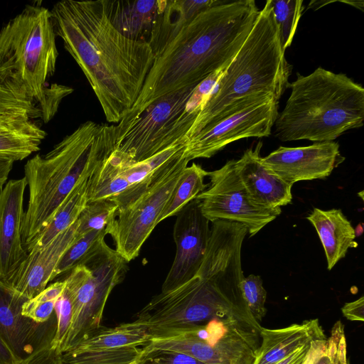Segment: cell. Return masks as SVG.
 Instances as JSON below:
<instances>
[{
  "instance_id": "obj_4",
  "label": "cell",
  "mask_w": 364,
  "mask_h": 364,
  "mask_svg": "<svg viewBox=\"0 0 364 364\" xmlns=\"http://www.w3.org/2000/svg\"><path fill=\"white\" fill-rule=\"evenodd\" d=\"M117 132L116 125L87 121L46 154L27 161L24 178L29 200L22 228L26 250L75 187L115 149Z\"/></svg>"
},
{
  "instance_id": "obj_26",
  "label": "cell",
  "mask_w": 364,
  "mask_h": 364,
  "mask_svg": "<svg viewBox=\"0 0 364 364\" xmlns=\"http://www.w3.org/2000/svg\"><path fill=\"white\" fill-rule=\"evenodd\" d=\"M143 347L102 348L84 351L67 350L61 354L63 364H129L140 358Z\"/></svg>"
},
{
  "instance_id": "obj_40",
  "label": "cell",
  "mask_w": 364,
  "mask_h": 364,
  "mask_svg": "<svg viewBox=\"0 0 364 364\" xmlns=\"http://www.w3.org/2000/svg\"><path fill=\"white\" fill-rule=\"evenodd\" d=\"M338 364H350V363H349V360H348V358H346L342 360L341 361H340Z\"/></svg>"
},
{
  "instance_id": "obj_25",
  "label": "cell",
  "mask_w": 364,
  "mask_h": 364,
  "mask_svg": "<svg viewBox=\"0 0 364 364\" xmlns=\"http://www.w3.org/2000/svg\"><path fill=\"white\" fill-rule=\"evenodd\" d=\"M208 171L195 163L183 169L159 218V223L168 217L176 215L208 187V184L204 183Z\"/></svg>"
},
{
  "instance_id": "obj_35",
  "label": "cell",
  "mask_w": 364,
  "mask_h": 364,
  "mask_svg": "<svg viewBox=\"0 0 364 364\" xmlns=\"http://www.w3.org/2000/svg\"><path fill=\"white\" fill-rule=\"evenodd\" d=\"M326 340V338L307 343L276 364H314L323 351Z\"/></svg>"
},
{
  "instance_id": "obj_14",
  "label": "cell",
  "mask_w": 364,
  "mask_h": 364,
  "mask_svg": "<svg viewBox=\"0 0 364 364\" xmlns=\"http://www.w3.org/2000/svg\"><path fill=\"white\" fill-rule=\"evenodd\" d=\"M185 149L186 144L179 142L141 161H134L114 150L92 173V190L99 198H112L145 181L184 153Z\"/></svg>"
},
{
  "instance_id": "obj_28",
  "label": "cell",
  "mask_w": 364,
  "mask_h": 364,
  "mask_svg": "<svg viewBox=\"0 0 364 364\" xmlns=\"http://www.w3.org/2000/svg\"><path fill=\"white\" fill-rule=\"evenodd\" d=\"M109 229L92 230L77 236L74 242L61 257L54 273L55 278L65 272H70L81 264L94 250L105 242Z\"/></svg>"
},
{
  "instance_id": "obj_23",
  "label": "cell",
  "mask_w": 364,
  "mask_h": 364,
  "mask_svg": "<svg viewBox=\"0 0 364 364\" xmlns=\"http://www.w3.org/2000/svg\"><path fill=\"white\" fill-rule=\"evenodd\" d=\"M150 338L146 327L134 321L114 327L101 326L70 350L84 351L105 348L144 347Z\"/></svg>"
},
{
  "instance_id": "obj_29",
  "label": "cell",
  "mask_w": 364,
  "mask_h": 364,
  "mask_svg": "<svg viewBox=\"0 0 364 364\" xmlns=\"http://www.w3.org/2000/svg\"><path fill=\"white\" fill-rule=\"evenodd\" d=\"M282 49L292 43L304 6L302 0H270Z\"/></svg>"
},
{
  "instance_id": "obj_24",
  "label": "cell",
  "mask_w": 364,
  "mask_h": 364,
  "mask_svg": "<svg viewBox=\"0 0 364 364\" xmlns=\"http://www.w3.org/2000/svg\"><path fill=\"white\" fill-rule=\"evenodd\" d=\"M89 177L82 180L75 187L48 225L40 232L31 245L26 248L27 252L32 249L45 246L77 221L88 201Z\"/></svg>"
},
{
  "instance_id": "obj_1",
  "label": "cell",
  "mask_w": 364,
  "mask_h": 364,
  "mask_svg": "<svg viewBox=\"0 0 364 364\" xmlns=\"http://www.w3.org/2000/svg\"><path fill=\"white\" fill-rule=\"evenodd\" d=\"M50 11L56 36L86 77L107 121L118 124L136 101L152 65L150 45L119 33L103 0H63Z\"/></svg>"
},
{
  "instance_id": "obj_36",
  "label": "cell",
  "mask_w": 364,
  "mask_h": 364,
  "mask_svg": "<svg viewBox=\"0 0 364 364\" xmlns=\"http://www.w3.org/2000/svg\"><path fill=\"white\" fill-rule=\"evenodd\" d=\"M61 354L48 346L24 358L19 364H63Z\"/></svg>"
},
{
  "instance_id": "obj_15",
  "label": "cell",
  "mask_w": 364,
  "mask_h": 364,
  "mask_svg": "<svg viewBox=\"0 0 364 364\" xmlns=\"http://www.w3.org/2000/svg\"><path fill=\"white\" fill-rule=\"evenodd\" d=\"M27 300L9 284L0 279V332L21 360L50 346L57 328L55 314L44 323L23 316L21 309Z\"/></svg>"
},
{
  "instance_id": "obj_22",
  "label": "cell",
  "mask_w": 364,
  "mask_h": 364,
  "mask_svg": "<svg viewBox=\"0 0 364 364\" xmlns=\"http://www.w3.org/2000/svg\"><path fill=\"white\" fill-rule=\"evenodd\" d=\"M307 220L315 228L325 251L331 270L353 247L355 230L341 209L323 210L315 208Z\"/></svg>"
},
{
  "instance_id": "obj_39",
  "label": "cell",
  "mask_w": 364,
  "mask_h": 364,
  "mask_svg": "<svg viewBox=\"0 0 364 364\" xmlns=\"http://www.w3.org/2000/svg\"><path fill=\"white\" fill-rule=\"evenodd\" d=\"M14 161L7 156L0 155V188L6 183L9 173L12 170Z\"/></svg>"
},
{
  "instance_id": "obj_10",
  "label": "cell",
  "mask_w": 364,
  "mask_h": 364,
  "mask_svg": "<svg viewBox=\"0 0 364 364\" xmlns=\"http://www.w3.org/2000/svg\"><path fill=\"white\" fill-rule=\"evenodd\" d=\"M278 105L273 94L265 92L236 102L218 122L187 141L185 156L189 161L210 158L235 141L269 136L279 114Z\"/></svg>"
},
{
  "instance_id": "obj_16",
  "label": "cell",
  "mask_w": 364,
  "mask_h": 364,
  "mask_svg": "<svg viewBox=\"0 0 364 364\" xmlns=\"http://www.w3.org/2000/svg\"><path fill=\"white\" fill-rule=\"evenodd\" d=\"M344 160L338 144L334 141L299 147L279 146L262 157L264 166L291 186L300 181L325 178Z\"/></svg>"
},
{
  "instance_id": "obj_38",
  "label": "cell",
  "mask_w": 364,
  "mask_h": 364,
  "mask_svg": "<svg viewBox=\"0 0 364 364\" xmlns=\"http://www.w3.org/2000/svg\"><path fill=\"white\" fill-rule=\"evenodd\" d=\"M21 360L7 345L0 332V364H19Z\"/></svg>"
},
{
  "instance_id": "obj_2",
  "label": "cell",
  "mask_w": 364,
  "mask_h": 364,
  "mask_svg": "<svg viewBox=\"0 0 364 364\" xmlns=\"http://www.w3.org/2000/svg\"><path fill=\"white\" fill-rule=\"evenodd\" d=\"M212 223L205 256L196 276L155 295L136 314L135 321L146 327L151 338L213 320L237 321L260 331L262 326L250 314L241 291L245 277L241 250L247 229L235 222Z\"/></svg>"
},
{
  "instance_id": "obj_18",
  "label": "cell",
  "mask_w": 364,
  "mask_h": 364,
  "mask_svg": "<svg viewBox=\"0 0 364 364\" xmlns=\"http://www.w3.org/2000/svg\"><path fill=\"white\" fill-rule=\"evenodd\" d=\"M77 225L76 221L45 246L30 250L7 283L28 299L41 293L55 279L61 257L75 240Z\"/></svg>"
},
{
  "instance_id": "obj_41",
  "label": "cell",
  "mask_w": 364,
  "mask_h": 364,
  "mask_svg": "<svg viewBox=\"0 0 364 364\" xmlns=\"http://www.w3.org/2000/svg\"><path fill=\"white\" fill-rule=\"evenodd\" d=\"M129 364H139V359L136 360H134L132 362H131Z\"/></svg>"
},
{
  "instance_id": "obj_17",
  "label": "cell",
  "mask_w": 364,
  "mask_h": 364,
  "mask_svg": "<svg viewBox=\"0 0 364 364\" xmlns=\"http://www.w3.org/2000/svg\"><path fill=\"white\" fill-rule=\"evenodd\" d=\"M26 178L11 179L0 191V279L8 282L26 259L22 240Z\"/></svg>"
},
{
  "instance_id": "obj_31",
  "label": "cell",
  "mask_w": 364,
  "mask_h": 364,
  "mask_svg": "<svg viewBox=\"0 0 364 364\" xmlns=\"http://www.w3.org/2000/svg\"><path fill=\"white\" fill-rule=\"evenodd\" d=\"M241 291L252 316L258 322L264 317L267 291L259 275L250 274L241 282Z\"/></svg>"
},
{
  "instance_id": "obj_27",
  "label": "cell",
  "mask_w": 364,
  "mask_h": 364,
  "mask_svg": "<svg viewBox=\"0 0 364 364\" xmlns=\"http://www.w3.org/2000/svg\"><path fill=\"white\" fill-rule=\"evenodd\" d=\"M117 210V205L110 198L87 201L77 220V236L92 230H110Z\"/></svg>"
},
{
  "instance_id": "obj_12",
  "label": "cell",
  "mask_w": 364,
  "mask_h": 364,
  "mask_svg": "<svg viewBox=\"0 0 364 364\" xmlns=\"http://www.w3.org/2000/svg\"><path fill=\"white\" fill-rule=\"evenodd\" d=\"M235 159L213 171H208L210 186L195 198L210 221L225 220L245 226L250 237L282 213L281 208L267 209L251 200L235 168Z\"/></svg>"
},
{
  "instance_id": "obj_21",
  "label": "cell",
  "mask_w": 364,
  "mask_h": 364,
  "mask_svg": "<svg viewBox=\"0 0 364 364\" xmlns=\"http://www.w3.org/2000/svg\"><path fill=\"white\" fill-rule=\"evenodd\" d=\"M259 336L260 344L252 364H276L300 347L326 338L317 318L280 328L262 327Z\"/></svg>"
},
{
  "instance_id": "obj_3",
  "label": "cell",
  "mask_w": 364,
  "mask_h": 364,
  "mask_svg": "<svg viewBox=\"0 0 364 364\" xmlns=\"http://www.w3.org/2000/svg\"><path fill=\"white\" fill-rule=\"evenodd\" d=\"M259 10L254 0L220 1L183 26L159 50L142 90L119 122L137 117L156 99L197 86L226 68L251 31Z\"/></svg>"
},
{
  "instance_id": "obj_8",
  "label": "cell",
  "mask_w": 364,
  "mask_h": 364,
  "mask_svg": "<svg viewBox=\"0 0 364 364\" xmlns=\"http://www.w3.org/2000/svg\"><path fill=\"white\" fill-rule=\"evenodd\" d=\"M127 263L105 242L70 271L65 282L72 301L73 318L61 353L101 326L107 299L122 282Z\"/></svg>"
},
{
  "instance_id": "obj_30",
  "label": "cell",
  "mask_w": 364,
  "mask_h": 364,
  "mask_svg": "<svg viewBox=\"0 0 364 364\" xmlns=\"http://www.w3.org/2000/svg\"><path fill=\"white\" fill-rule=\"evenodd\" d=\"M65 287V280L54 282L22 306V314L38 323H44L55 316L54 307Z\"/></svg>"
},
{
  "instance_id": "obj_37",
  "label": "cell",
  "mask_w": 364,
  "mask_h": 364,
  "mask_svg": "<svg viewBox=\"0 0 364 364\" xmlns=\"http://www.w3.org/2000/svg\"><path fill=\"white\" fill-rule=\"evenodd\" d=\"M343 316L351 321H363L364 320V297L346 303L341 308Z\"/></svg>"
},
{
  "instance_id": "obj_9",
  "label": "cell",
  "mask_w": 364,
  "mask_h": 364,
  "mask_svg": "<svg viewBox=\"0 0 364 364\" xmlns=\"http://www.w3.org/2000/svg\"><path fill=\"white\" fill-rule=\"evenodd\" d=\"M196 87L161 96L134 119L124 125L117 124L115 150L134 161H141L177 143L186 144L178 122Z\"/></svg>"
},
{
  "instance_id": "obj_20",
  "label": "cell",
  "mask_w": 364,
  "mask_h": 364,
  "mask_svg": "<svg viewBox=\"0 0 364 364\" xmlns=\"http://www.w3.org/2000/svg\"><path fill=\"white\" fill-rule=\"evenodd\" d=\"M114 27L134 41L150 43L167 5L166 0H103Z\"/></svg>"
},
{
  "instance_id": "obj_33",
  "label": "cell",
  "mask_w": 364,
  "mask_h": 364,
  "mask_svg": "<svg viewBox=\"0 0 364 364\" xmlns=\"http://www.w3.org/2000/svg\"><path fill=\"white\" fill-rule=\"evenodd\" d=\"M54 312L57 319V328L50 347L61 353V349L70 331L73 318L72 301L65 287L55 304Z\"/></svg>"
},
{
  "instance_id": "obj_11",
  "label": "cell",
  "mask_w": 364,
  "mask_h": 364,
  "mask_svg": "<svg viewBox=\"0 0 364 364\" xmlns=\"http://www.w3.org/2000/svg\"><path fill=\"white\" fill-rule=\"evenodd\" d=\"M189 159L185 154L162 172L132 203L117 210L109 234L115 250L127 262L135 259L154 228Z\"/></svg>"
},
{
  "instance_id": "obj_6",
  "label": "cell",
  "mask_w": 364,
  "mask_h": 364,
  "mask_svg": "<svg viewBox=\"0 0 364 364\" xmlns=\"http://www.w3.org/2000/svg\"><path fill=\"white\" fill-rule=\"evenodd\" d=\"M289 87L274 124L280 141H333L363 125L364 89L346 75L318 67L306 76L298 73Z\"/></svg>"
},
{
  "instance_id": "obj_19",
  "label": "cell",
  "mask_w": 364,
  "mask_h": 364,
  "mask_svg": "<svg viewBox=\"0 0 364 364\" xmlns=\"http://www.w3.org/2000/svg\"><path fill=\"white\" fill-rule=\"evenodd\" d=\"M262 146L259 141L255 148L247 149L235 160V168L254 203L267 209L281 208L291 203L292 186L263 164Z\"/></svg>"
},
{
  "instance_id": "obj_32",
  "label": "cell",
  "mask_w": 364,
  "mask_h": 364,
  "mask_svg": "<svg viewBox=\"0 0 364 364\" xmlns=\"http://www.w3.org/2000/svg\"><path fill=\"white\" fill-rule=\"evenodd\" d=\"M347 358V344L343 323L338 321L333 326L331 336L326 338L323 351L314 364H338Z\"/></svg>"
},
{
  "instance_id": "obj_5",
  "label": "cell",
  "mask_w": 364,
  "mask_h": 364,
  "mask_svg": "<svg viewBox=\"0 0 364 364\" xmlns=\"http://www.w3.org/2000/svg\"><path fill=\"white\" fill-rule=\"evenodd\" d=\"M58 51L50 11L40 1L26 5L0 31V85L36 104L48 122L73 89L48 85Z\"/></svg>"
},
{
  "instance_id": "obj_7",
  "label": "cell",
  "mask_w": 364,
  "mask_h": 364,
  "mask_svg": "<svg viewBox=\"0 0 364 364\" xmlns=\"http://www.w3.org/2000/svg\"><path fill=\"white\" fill-rule=\"evenodd\" d=\"M281 46L270 0L259 11L242 47L225 70L185 136L188 140L210 127L231 105L254 94L272 93L279 101L291 72Z\"/></svg>"
},
{
  "instance_id": "obj_34",
  "label": "cell",
  "mask_w": 364,
  "mask_h": 364,
  "mask_svg": "<svg viewBox=\"0 0 364 364\" xmlns=\"http://www.w3.org/2000/svg\"><path fill=\"white\" fill-rule=\"evenodd\" d=\"M139 361V364H205L186 354L169 350L142 353Z\"/></svg>"
},
{
  "instance_id": "obj_13",
  "label": "cell",
  "mask_w": 364,
  "mask_h": 364,
  "mask_svg": "<svg viewBox=\"0 0 364 364\" xmlns=\"http://www.w3.org/2000/svg\"><path fill=\"white\" fill-rule=\"evenodd\" d=\"M176 216L173 227L176 256L161 291L173 289L196 276L211 233L210 221L203 215L196 199L188 203Z\"/></svg>"
}]
</instances>
